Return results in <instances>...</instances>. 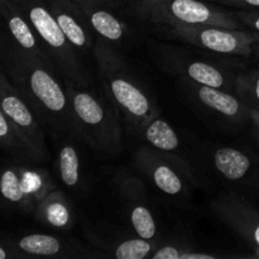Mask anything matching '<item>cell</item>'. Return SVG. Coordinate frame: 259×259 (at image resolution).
Here are the masks:
<instances>
[{
    "label": "cell",
    "mask_w": 259,
    "mask_h": 259,
    "mask_svg": "<svg viewBox=\"0 0 259 259\" xmlns=\"http://www.w3.org/2000/svg\"><path fill=\"white\" fill-rule=\"evenodd\" d=\"M94 55L106 96L123 113L129 125L139 133L149 120L161 114L158 106L111 43L98 37Z\"/></svg>",
    "instance_id": "cell-1"
},
{
    "label": "cell",
    "mask_w": 259,
    "mask_h": 259,
    "mask_svg": "<svg viewBox=\"0 0 259 259\" xmlns=\"http://www.w3.org/2000/svg\"><path fill=\"white\" fill-rule=\"evenodd\" d=\"M71 101L73 133L99 157H111L123 149L119 109L108 98L99 95L89 86L65 80Z\"/></svg>",
    "instance_id": "cell-2"
},
{
    "label": "cell",
    "mask_w": 259,
    "mask_h": 259,
    "mask_svg": "<svg viewBox=\"0 0 259 259\" xmlns=\"http://www.w3.org/2000/svg\"><path fill=\"white\" fill-rule=\"evenodd\" d=\"M18 77L33 105L48 124L56 131L73 132L72 110L65 78L52 61L25 53Z\"/></svg>",
    "instance_id": "cell-3"
},
{
    "label": "cell",
    "mask_w": 259,
    "mask_h": 259,
    "mask_svg": "<svg viewBox=\"0 0 259 259\" xmlns=\"http://www.w3.org/2000/svg\"><path fill=\"white\" fill-rule=\"evenodd\" d=\"M29 20L43 46L65 80L90 86V78L80 60V53L66 38L56 22L47 0H13Z\"/></svg>",
    "instance_id": "cell-4"
},
{
    "label": "cell",
    "mask_w": 259,
    "mask_h": 259,
    "mask_svg": "<svg viewBox=\"0 0 259 259\" xmlns=\"http://www.w3.org/2000/svg\"><path fill=\"white\" fill-rule=\"evenodd\" d=\"M139 18L163 25H214L244 29L235 12L204 0H132Z\"/></svg>",
    "instance_id": "cell-5"
},
{
    "label": "cell",
    "mask_w": 259,
    "mask_h": 259,
    "mask_svg": "<svg viewBox=\"0 0 259 259\" xmlns=\"http://www.w3.org/2000/svg\"><path fill=\"white\" fill-rule=\"evenodd\" d=\"M133 163L158 191L169 197H184L195 181L191 167L181 156H169L151 146L139 147L133 154Z\"/></svg>",
    "instance_id": "cell-6"
},
{
    "label": "cell",
    "mask_w": 259,
    "mask_h": 259,
    "mask_svg": "<svg viewBox=\"0 0 259 259\" xmlns=\"http://www.w3.org/2000/svg\"><path fill=\"white\" fill-rule=\"evenodd\" d=\"M169 35L194 47L238 57H250L259 39L250 30L214 25H171Z\"/></svg>",
    "instance_id": "cell-7"
},
{
    "label": "cell",
    "mask_w": 259,
    "mask_h": 259,
    "mask_svg": "<svg viewBox=\"0 0 259 259\" xmlns=\"http://www.w3.org/2000/svg\"><path fill=\"white\" fill-rule=\"evenodd\" d=\"M9 88L4 80H0V108L12 121L17 137L28 153L35 159H45L47 157V147L42 128L29 106Z\"/></svg>",
    "instance_id": "cell-8"
},
{
    "label": "cell",
    "mask_w": 259,
    "mask_h": 259,
    "mask_svg": "<svg viewBox=\"0 0 259 259\" xmlns=\"http://www.w3.org/2000/svg\"><path fill=\"white\" fill-rule=\"evenodd\" d=\"M212 214L237 233L259 258V210L234 192H225L212 200Z\"/></svg>",
    "instance_id": "cell-9"
},
{
    "label": "cell",
    "mask_w": 259,
    "mask_h": 259,
    "mask_svg": "<svg viewBox=\"0 0 259 259\" xmlns=\"http://www.w3.org/2000/svg\"><path fill=\"white\" fill-rule=\"evenodd\" d=\"M115 186L137 237L158 240L156 218L151 205L148 204L146 187L141 179L126 169H123L116 175Z\"/></svg>",
    "instance_id": "cell-10"
},
{
    "label": "cell",
    "mask_w": 259,
    "mask_h": 259,
    "mask_svg": "<svg viewBox=\"0 0 259 259\" xmlns=\"http://www.w3.org/2000/svg\"><path fill=\"white\" fill-rule=\"evenodd\" d=\"M185 90L196 100L200 105L205 106L212 113L223 116L232 123L242 124L250 120V108L237 95L228 90L199 85L182 78Z\"/></svg>",
    "instance_id": "cell-11"
},
{
    "label": "cell",
    "mask_w": 259,
    "mask_h": 259,
    "mask_svg": "<svg viewBox=\"0 0 259 259\" xmlns=\"http://www.w3.org/2000/svg\"><path fill=\"white\" fill-rule=\"evenodd\" d=\"M48 7L71 45L78 53L94 50V30L76 0H47Z\"/></svg>",
    "instance_id": "cell-12"
},
{
    "label": "cell",
    "mask_w": 259,
    "mask_h": 259,
    "mask_svg": "<svg viewBox=\"0 0 259 259\" xmlns=\"http://www.w3.org/2000/svg\"><path fill=\"white\" fill-rule=\"evenodd\" d=\"M167 66L174 72L180 75L184 80L199 83V85L211 86L223 90H234L235 76L229 71L224 70L223 66L204 60H194L182 55L167 56Z\"/></svg>",
    "instance_id": "cell-13"
},
{
    "label": "cell",
    "mask_w": 259,
    "mask_h": 259,
    "mask_svg": "<svg viewBox=\"0 0 259 259\" xmlns=\"http://www.w3.org/2000/svg\"><path fill=\"white\" fill-rule=\"evenodd\" d=\"M85 14L91 29L109 43H121L128 35L126 23L116 14L109 0H76Z\"/></svg>",
    "instance_id": "cell-14"
},
{
    "label": "cell",
    "mask_w": 259,
    "mask_h": 259,
    "mask_svg": "<svg viewBox=\"0 0 259 259\" xmlns=\"http://www.w3.org/2000/svg\"><path fill=\"white\" fill-rule=\"evenodd\" d=\"M19 249L24 253L38 257L52 258H89L96 254L89 252L85 247L76 242L48 234H29L18 243Z\"/></svg>",
    "instance_id": "cell-15"
},
{
    "label": "cell",
    "mask_w": 259,
    "mask_h": 259,
    "mask_svg": "<svg viewBox=\"0 0 259 259\" xmlns=\"http://www.w3.org/2000/svg\"><path fill=\"white\" fill-rule=\"evenodd\" d=\"M2 7L4 15L7 17L8 29L15 42L18 43V46L23 50V52L35 56V57L45 58V60H51L53 62L52 57L32 28L29 20L23 14L22 10L14 4V2L2 0Z\"/></svg>",
    "instance_id": "cell-16"
},
{
    "label": "cell",
    "mask_w": 259,
    "mask_h": 259,
    "mask_svg": "<svg viewBox=\"0 0 259 259\" xmlns=\"http://www.w3.org/2000/svg\"><path fill=\"white\" fill-rule=\"evenodd\" d=\"M214 169L230 182H244L259 169L258 161L248 152L235 147H219L212 153Z\"/></svg>",
    "instance_id": "cell-17"
},
{
    "label": "cell",
    "mask_w": 259,
    "mask_h": 259,
    "mask_svg": "<svg viewBox=\"0 0 259 259\" xmlns=\"http://www.w3.org/2000/svg\"><path fill=\"white\" fill-rule=\"evenodd\" d=\"M37 215L40 222L55 229H68L73 223V211L70 201L58 189L51 191L40 200Z\"/></svg>",
    "instance_id": "cell-18"
},
{
    "label": "cell",
    "mask_w": 259,
    "mask_h": 259,
    "mask_svg": "<svg viewBox=\"0 0 259 259\" xmlns=\"http://www.w3.org/2000/svg\"><path fill=\"white\" fill-rule=\"evenodd\" d=\"M144 138V141L151 146L152 148L162 152V153L169 154V156H181L180 149V137L177 136L176 131L169 125L164 119H162L161 114L149 120L146 125L139 132Z\"/></svg>",
    "instance_id": "cell-19"
},
{
    "label": "cell",
    "mask_w": 259,
    "mask_h": 259,
    "mask_svg": "<svg viewBox=\"0 0 259 259\" xmlns=\"http://www.w3.org/2000/svg\"><path fill=\"white\" fill-rule=\"evenodd\" d=\"M57 169L62 184L68 189L80 186L82 180L81 156L77 147L71 139L61 144L57 153Z\"/></svg>",
    "instance_id": "cell-20"
},
{
    "label": "cell",
    "mask_w": 259,
    "mask_h": 259,
    "mask_svg": "<svg viewBox=\"0 0 259 259\" xmlns=\"http://www.w3.org/2000/svg\"><path fill=\"white\" fill-rule=\"evenodd\" d=\"M159 244V239L151 240L137 237L123 240L111 247V249H109V254L116 259H144L151 257Z\"/></svg>",
    "instance_id": "cell-21"
},
{
    "label": "cell",
    "mask_w": 259,
    "mask_h": 259,
    "mask_svg": "<svg viewBox=\"0 0 259 259\" xmlns=\"http://www.w3.org/2000/svg\"><path fill=\"white\" fill-rule=\"evenodd\" d=\"M234 93L250 109L259 111V68L235 76Z\"/></svg>",
    "instance_id": "cell-22"
},
{
    "label": "cell",
    "mask_w": 259,
    "mask_h": 259,
    "mask_svg": "<svg viewBox=\"0 0 259 259\" xmlns=\"http://www.w3.org/2000/svg\"><path fill=\"white\" fill-rule=\"evenodd\" d=\"M220 255L197 252L186 243H169L159 244L151 254L152 259H217Z\"/></svg>",
    "instance_id": "cell-23"
},
{
    "label": "cell",
    "mask_w": 259,
    "mask_h": 259,
    "mask_svg": "<svg viewBox=\"0 0 259 259\" xmlns=\"http://www.w3.org/2000/svg\"><path fill=\"white\" fill-rule=\"evenodd\" d=\"M0 192L10 202H20L27 199L22 187V180L14 169H7L0 179Z\"/></svg>",
    "instance_id": "cell-24"
},
{
    "label": "cell",
    "mask_w": 259,
    "mask_h": 259,
    "mask_svg": "<svg viewBox=\"0 0 259 259\" xmlns=\"http://www.w3.org/2000/svg\"><path fill=\"white\" fill-rule=\"evenodd\" d=\"M235 17L242 23L244 29L259 35V9H242L235 12Z\"/></svg>",
    "instance_id": "cell-25"
},
{
    "label": "cell",
    "mask_w": 259,
    "mask_h": 259,
    "mask_svg": "<svg viewBox=\"0 0 259 259\" xmlns=\"http://www.w3.org/2000/svg\"><path fill=\"white\" fill-rule=\"evenodd\" d=\"M13 132L15 133L14 128L10 126L8 118H5V114H3V111H0V138L5 139V141H8L9 143H12V142L15 141V137L12 136Z\"/></svg>",
    "instance_id": "cell-26"
},
{
    "label": "cell",
    "mask_w": 259,
    "mask_h": 259,
    "mask_svg": "<svg viewBox=\"0 0 259 259\" xmlns=\"http://www.w3.org/2000/svg\"><path fill=\"white\" fill-rule=\"evenodd\" d=\"M223 5L239 9H259V0H225Z\"/></svg>",
    "instance_id": "cell-27"
},
{
    "label": "cell",
    "mask_w": 259,
    "mask_h": 259,
    "mask_svg": "<svg viewBox=\"0 0 259 259\" xmlns=\"http://www.w3.org/2000/svg\"><path fill=\"white\" fill-rule=\"evenodd\" d=\"M250 121H252L253 126H254L255 137H257L259 142V111L258 110H253V109H250Z\"/></svg>",
    "instance_id": "cell-28"
},
{
    "label": "cell",
    "mask_w": 259,
    "mask_h": 259,
    "mask_svg": "<svg viewBox=\"0 0 259 259\" xmlns=\"http://www.w3.org/2000/svg\"><path fill=\"white\" fill-rule=\"evenodd\" d=\"M253 53L257 56V58L259 60V39L257 40V43L254 45V51H253Z\"/></svg>",
    "instance_id": "cell-29"
},
{
    "label": "cell",
    "mask_w": 259,
    "mask_h": 259,
    "mask_svg": "<svg viewBox=\"0 0 259 259\" xmlns=\"http://www.w3.org/2000/svg\"><path fill=\"white\" fill-rule=\"evenodd\" d=\"M7 257H8V254H7V252L4 250V248L0 247V259H5Z\"/></svg>",
    "instance_id": "cell-30"
},
{
    "label": "cell",
    "mask_w": 259,
    "mask_h": 259,
    "mask_svg": "<svg viewBox=\"0 0 259 259\" xmlns=\"http://www.w3.org/2000/svg\"><path fill=\"white\" fill-rule=\"evenodd\" d=\"M204 2H209V3H220V4H224L225 0H204Z\"/></svg>",
    "instance_id": "cell-31"
}]
</instances>
